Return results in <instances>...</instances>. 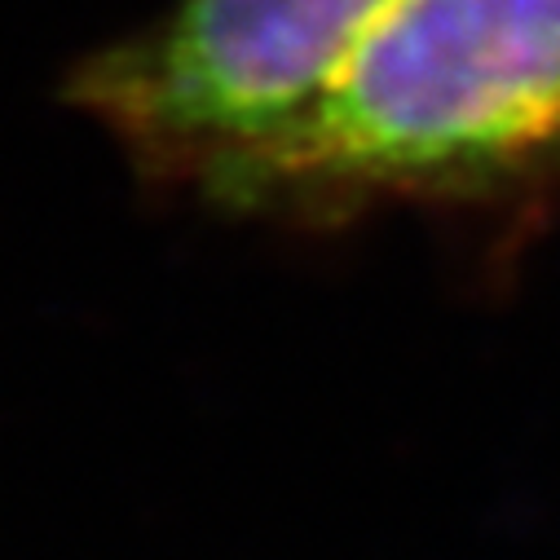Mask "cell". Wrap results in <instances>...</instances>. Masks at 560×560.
<instances>
[{
	"label": "cell",
	"instance_id": "7a4b0ae2",
	"mask_svg": "<svg viewBox=\"0 0 560 560\" xmlns=\"http://www.w3.org/2000/svg\"><path fill=\"white\" fill-rule=\"evenodd\" d=\"M401 0H173L71 62L62 102L93 119L132 177L208 208L292 132Z\"/></svg>",
	"mask_w": 560,
	"mask_h": 560
},
{
	"label": "cell",
	"instance_id": "6da1fadb",
	"mask_svg": "<svg viewBox=\"0 0 560 560\" xmlns=\"http://www.w3.org/2000/svg\"><path fill=\"white\" fill-rule=\"evenodd\" d=\"M556 182L560 0H401L208 212L336 225L375 208H499Z\"/></svg>",
	"mask_w": 560,
	"mask_h": 560
}]
</instances>
